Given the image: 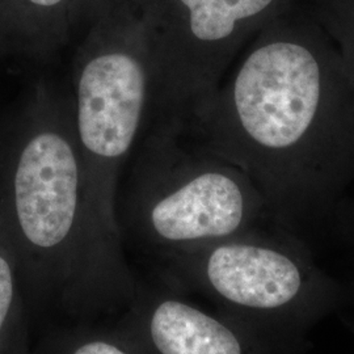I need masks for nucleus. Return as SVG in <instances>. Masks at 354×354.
Segmentation results:
<instances>
[{
    "label": "nucleus",
    "mask_w": 354,
    "mask_h": 354,
    "mask_svg": "<svg viewBox=\"0 0 354 354\" xmlns=\"http://www.w3.org/2000/svg\"><path fill=\"white\" fill-rule=\"evenodd\" d=\"M32 342L19 266L0 226V354H30Z\"/></svg>",
    "instance_id": "obj_8"
},
{
    "label": "nucleus",
    "mask_w": 354,
    "mask_h": 354,
    "mask_svg": "<svg viewBox=\"0 0 354 354\" xmlns=\"http://www.w3.org/2000/svg\"><path fill=\"white\" fill-rule=\"evenodd\" d=\"M281 15L183 133L250 177L269 213L291 216L354 184V79L322 26Z\"/></svg>",
    "instance_id": "obj_1"
},
{
    "label": "nucleus",
    "mask_w": 354,
    "mask_h": 354,
    "mask_svg": "<svg viewBox=\"0 0 354 354\" xmlns=\"http://www.w3.org/2000/svg\"><path fill=\"white\" fill-rule=\"evenodd\" d=\"M323 29L335 42L354 79V0H329Z\"/></svg>",
    "instance_id": "obj_9"
},
{
    "label": "nucleus",
    "mask_w": 354,
    "mask_h": 354,
    "mask_svg": "<svg viewBox=\"0 0 354 354\" xmlns=\"http://www.w3.org/2000/svg\"><path fill=\"white\" fill-rule=\"evenodd\" d=\"M30 354H150L124 314L53 324L35 333Z\"/></svg>",
    "instance_id": "obj_7"
},
{
    "label": "nucleus",
    "mask_w": 354,
    "mask_h": 354,
    "mask_svg": "<svg viewBox=\"0 0 354 354\" xmlns=\"http://www.w3.org/2000/svg\"><path fill=\"white\" fill-rule=\"evenodd\" d=\"M150 263L159 283L177 292H203L239 317L277 311L295 301L304 285L299 260L256 228Z\"/></svg>",
    "instance_id": "obj_5"
},
{
    "label": "nucleus",
    "mask_w": 354,
    "mask_h": 354,
    "mask_svg": "<svg viewBox=\"0 0 354 354\" xmlns=\"http://www.w3.org/2000/svg\"><path fill=\"white\" fill-rule=\"evenodd\" d=\"M124 315L150 354H263L241 317L212 314L158 281H140Z\"/></svg>",
    "instance_id": "obj_6"
},
{
    "label": "nucleus",
    "mask_w": 354,
    "mask_h": 354,
    "mask_svg": "<svg viewBox=\"0 0 354 354\" xmlns=\"http://www.w3.org/2000/svg\"><path fill=\"white\" fill-rule=\"evenodd\" d=\"M26 1L41 10L51 11V10H59L66 0H26Z\"/></svg>",
    "instance_id": "obj_10"
},
{
    "label": "nucleus",
    "mask_w": 354,
    "mask_h": 354,
    "mask_svg": "<svg viewBox=\"0 0 354 354\" xmlns=\"http://www.w3.org/2000/svg\"><path fill=\"white\" fill-rule=\"evenodd\" d=\"M0 226L12 248L33 333L120 317L140 279L118 218L92 196L71 100L44 89L33 125L0 192Z\"/></svg>",
    "instance_id": "obj_2"
},
{
    "label": "nucleus",
    "mask_w": 354,
    "mask_h": 354,
    "mask_svg": "<svg viewBox=\"0 0 354 354\" xmlns=\"http://www.w3.org/2000/svg\"><path fill=\"white\" fill-rule=\"evenodd\" d=\"M152 96L142 28L100 30L74 57L70 100L84 176L95 200L115 218L120 174L152 111Z\"/></svg>",
    "instance_id": "obj_4"
},
{
    "label": "nucleus",
    "mask_w": 354,
    "mask_h": 354,
    "mask_svg": "<svg viewBox=\"0 0 354 354\" xmlns=\"http://www.w3.org/2000/svg\"><path fill=\"white\" fill-rule=\"evenodd\" d=\"M268 213L250 177L171 121H156L117 201L124 241L150 260L251 231Z\"/></svg>",
    "instance_id": "obj_3"
}]
</instances>
